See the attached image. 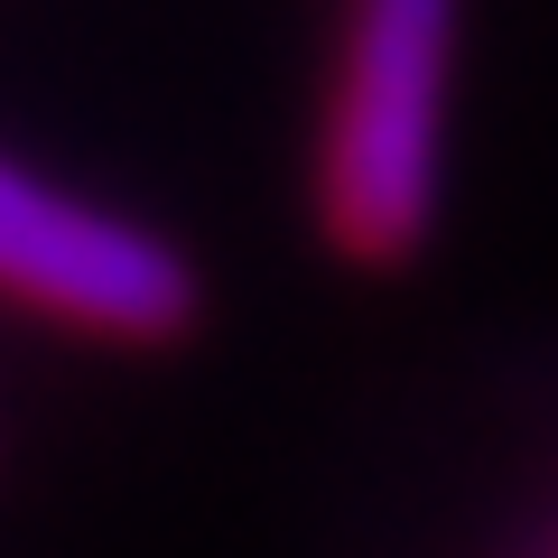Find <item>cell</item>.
Masks as SVG:
<instances>
[{"label":"cell","mask_w":558,"mask_h":558,"mask_svg":"<svg viewBox=\"0 0 558 558\" xmlns=\"http://www.w3.org/2000/svg\"><path fill=\"white\" fill-rule=\"evenodd\" d=\"M457 0H344L317 131V223L344 260H410L438 223Z\"/></svg>","instance_id":"1"},{"label":"cell","mask_w":558,"mask_h":558,"mask_svg":"<svg viewBox=\"0 0 558 558\" xmlns=\"http://www.w3.org/2000/svg\"><path fill=\"white\" fill-rule=\"evenodd\" d=\"M0 299L47 307L84 336L159 344L196 317V270L149 223L102 215V205L65 196L57 178L0 159Z\"/></svg>","instance_id":"2"}]
</instances>
